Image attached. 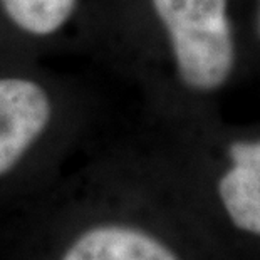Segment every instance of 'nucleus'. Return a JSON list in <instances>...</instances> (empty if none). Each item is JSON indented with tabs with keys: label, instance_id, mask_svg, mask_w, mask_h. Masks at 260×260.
Listing matches in <instances>:
<instances>
[{
	"label": "nucleus",
	"instance_id": "f257e3e1",
	"mask_svg": "<svg viewBox=\"0 0 260 260\" xmlns=\"http://www.w3.org/2000/svg\"><path fill=\"white\" fill-rule=\"evenodd\" d=\"M167 29L176 68L195 91H213L234 68L226 0H151Z\"/></svg>",
	"mask_w": 260,
	"mask_h": 260
},
{
	"label": "nucleus",
	"instance_id": "f03ea898",
	"mask_svg": "<svg viewBox=\"0 0 260 260\" xmlns=\"http://www.w3.org/2000/svg\"><path fill=\"white\" fill-rule=\"evenodd\" d=\"M46 87L27 77H0V176L12 170L51 123Z\"/></svg>",
	"mask_w": 260,
	"mask_h": 260
},
{
	"label": "nucleus",
	"instance_id": "7ed1b4c3",
	"mask_svg": "<svg viewBox=\"0 0 260 260\" xmlns=\"http://www.w3.org/2000/svg\"><path fill=\"white\" fill-rule=\"evenodd\" d=\"M230 156L234 167L220 180V198L239 229L260 235V141L235 143Z\"/></svg>",
	"mask_w": 260,
	"mask_h": 260
},
{
	"label": "nucleus",
	"instance_id": "20e7f679",
	"mask_svg": "<svg viewBox=\"0 0 260 260\" xmlns=\"http://www.w3.org/2000/svg\"><path fill=\"white\" fill-rule=\"evenodd\" d=\"M62 260H178L161 242L136 229L98 226L76 240Z\"/></svg>",
	"mask_w": 260,
	"mask_h": 260
},
{
	"label": "nucleus",
	"instance_id": "39448f33",
	"mask_svg": "<svg viewBox=\"0 0 260 260\" xmlns=\"http://www.w3.org/2000/svg\"><path fill=\"white\" fill-rule=\"evenodd\" d=\"M0 5L19 30L49 37L69 24L79 0H0Z\"/></svg>",
	"mask_w": 260,
	"mask_h": 260
},
{
	"label": "nucleus",
	"instance_id": "423d86ee",
	"mask_svg": "<svg viewBox=\"0 0 260 260\" xmlns=\"http://www.w3.org/2000/svg\"><path fill=\"white\" fill-rule=\"evenodd\" d=\"M258 30H260V15H258Z\"/></svg>",
	"mask_w": 260,
	"mask_h": 260
}]
</instances>
